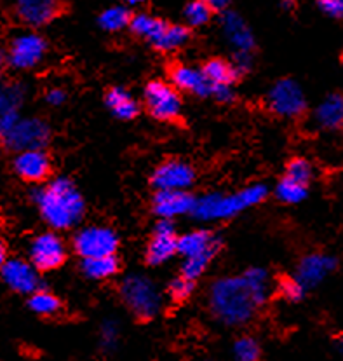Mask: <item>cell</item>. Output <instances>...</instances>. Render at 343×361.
Instances as JSON below:
<instances>
[{
  "label": "cell",
  "instance_id": "cell-34",
  "mask_svg": "<svg viewBox=\"0 0 343 361\" xmlns=\"http://www.w3.org/2000/svg\"><path fill=\"white\" fill-rule=\"evenodd\" d=\"M194 290H195L194 281L182 278V276H180V278H176L175 281L169 283V286H168L169 297L176 302L187 300V298L194 293Z\"/></svg>",
  "mask_w": 343,
  "mask_h": 361
},
{
  "label": "cell",
  "instance_id": "cell-12",
  "mask_svg": "<svg viewBox=\"0 0 343 361\" xmlns=\"http://www.w3.org/2000/svg\"><path fill=\"white\" fill-rule=\"evenodd\" d=\"M66 259V246L54 232L39 234L30 245V264L37 271H54Z\"/></svg>",
  "mask_w": 343,
  "mask_h": 361
},
{
  "label": "cell",
  "instance_id": "cell-42",
  "mask_svg": "<svg viewBox=\"0 0 343 361\" xmlns=\"http://www.w3.org/2000/svg\"><path fill=\"white\" fill-rule=\"evenodd\" d=\"M7 262V248L2 241H0V271H2L4 264Z\"/></svg>",
  "mask_w": 343,
  "mask_h": 361
},
{
  "label": "cell",
  "instance_id": "cell-16",
  "mask_svg": "<svg viewBox=\"0 0 343 361\" xmlns=\"http://www.w3.org/2000/svg\"><path fill=\"white\" fill-rule=\"evenodd\" d=\"M176 229L171 220H158L154 227L152 241L146 248V262L150 265H161L168 262L176 253Z\"/></svg>",
  "mask_w": 343,
  "mask_h": 361
},
{
  "label": "cell",
  "instance_id": "cell-11",
  "mask_svg": "<svg viewBox=\"0 0 343 361\" xmlns=\"http://www.w3.org/2000/svg\"><path fill=\"white\" fill-rule=\"evenodd\" d=\"M195 182V169L185 161L171 159L158 164L152 173V185L157 192H187Z\"/></svg>",
  "mask_w": 343,
  "mask_h": 361
},
{
  "label": "cell",
  "instance_id": "cell-8",
  "mask_svg": "<svg viewBox=\"0 0 343 361\" xmlns=\"http://www.w3.org/2000/svg\"><path fill=\"white\" fill-rule=\"evenodd\" d=\"M267 105L275 116L284 119H297L307 110V98L297 80L281 79L268 91Z\"/></svg>",
  "mask_w": 343,
  "mask_h": 361
},
{
  "label": "cell",
  "instance_id": "cell-22",
  "mask_svg": "<svg viewBox=\"0 0 343 361\" xmlns=\"http://www.w3.org/2000/svg\"><path fill=\"white\" fill-rule=\"evenodd\" d=\"M316 123L323 130H340L343 121V98L342 94H330L316 109Z\"/></svg>",
  "mask_w": 343,
  "mask_h": 361
},
{
  "label": "cell",
  "instance_id": "cell-19",
  "mask_svg": "<svg viewBox=\"0 0 343 361\" xmlns=\"http://www.w3.org/2000/svg\"><path fill=\"white\" fill-rule=\"evenodd\" d=\"M60 13L61 6L54 0H21L16 4V16L32 28L51 23Z\"/></svg>",
  "mask_w": 343,
  "mask_h": 361
},
{
  "label": "cell",
  "instance_id": "cell-9",
  "mask_svg": "<svg viewBox=\"0 0 343 361\" xmlns=\"http://www.w3.org/2000/svg\"><path fill=\"white\" fill-rule=\"evenodd\" d=\"M47 42L42 35L35 32H25L11 40L6 53V61L14 70H32L44 60Z\"/></svg>",
  "mask_w": 343,
  "mask_h": 361
},
{
  "label": "cell",
  "instance_id": "cell-38",
  "mask_svg": "<svg viewBox=\"0 0 343 361\" xmlns=\"http://www.w3.org/2000/svg\"><path fill=\"white\" fill-rule=\"evenodd\" d=\"M232 66L237 72V75H242V73L249 72L251 66H253V56H251V53H235Z\"/></svg>",
  "mask_w": 343,
  "mask_h": 361
},
{
  "label": "cell",
  "instance_id": "cell-28",
  "mask_svg": "<svg viewBox=\"0 0 343 361\" xmlns=\"http://www.w3.org/2000/svg\"><path fill=\"white\" fill-rule=\"evenodd\" d=\"M131 21V11L127 6H113L103 11L98 18V23L106 32H120L129 27Z\"/></svg>",
  "mask_w": 343,
  "mask_h": 361
},
{
  "label": "cell",
  "instance_id": "cell-25",
  "mask_svg": "<svg viewBox=\"0 0 343 361\" xmlns=\"http://www.w3.org/2000/svg\"><path fill=\"white\" fill-rule=\"evenodd\" d=\"M202 73L209 80L213 87L215 86H234L237 80V72L234 70L232 63L221 60V58H213L208 63L202 66Z\"/></svg>",
  "mask_w": 343,
  "mask_h": 361
},
{
  "label": "cell",
  "instance_id": "cell-1",
  "mask_svg": "<svg viewBox=\"0 0 343 361\" xmlns=\"http://www.w3.org/2000/svg\"><path fill=\"white\" fill-rule=\"evenodd\" d=\"M270 292V274L251 267L242 276L216 279L209 290V307L223 325L241 326L251 322Z\"/></svg>",
  "mask_w": 343,
  "mask_h": 361
},
{
  "label": "cell",
  "instance_id": "cell-18",
  "mask_svg": "<svg viewBox=\"0 0 343 361\" xmlns=\"http://www.w3.org/2000/svg\"><path fill=\"white\" fill-rule=\"evenodd\" d=\"M221 30L225 39L237 49V53H251L256 46L254 35L241 14L235 11H225L221 13Z\"/></svg>",
  "mask_w": 343,
  "mask_h": 361
},
{
  "label": "cell",
  "instance_id": "cell-35",
  "mask_svg": "<svg viewBox=\"0 0 343 361\" xmlns=\"http://www.w3.org/2000/svg\"><path fill=\"white\" fill-rule=\"evenodd\" d=\"M99 338H101V348L113 349L119 342V323L113 319H106L103 322L101 331H99Z\"/></svg>",
  "mask_w": 343,
  "mask_h": 361
},
{
  "label": "cell",
  "instance_id": "cell-20",
  "mask_svg": "<svg viewBox=\"0 0 343 361\" xmlns=\"http://www.w3.org/2000/svg\"><path fill=\"white\" fill-rule=\"evenodd\" d=\"M195 204V197L188 192H157L154 196L152 209L161 220H171L175 216L192 213Z\"/></svg>",
  "mask_w": 343,
  "mask_h": 361
},
{
  "label": "cell",
  "instance_id": "cell-24",
  "mask_svg": "<svg viewBox=\"0 0 343 361\" xmlns=\"http://www.w3.org/2000/svg\"><path fill=\"white\" fill-rule=\"evenodd\" d=\"M84 276L94 281H103L116 276L120 269V262L116 255L98 257V259H84L80 264Z\"/></svg>",
  "mask_w": 343,
  "mask_h": 361
},
{
  "label": "cell",
  "instance_id": "cell-37",
  "mask_svg": "<svg viewBox=\"0 0 343 361\" xmlns=\"http://www.w3.org/2000/svg\"><path fill=\"white\" fill-rule=\"evenodd\" d=\"M319 9L323 11L324 14L331 18H342L343 16V2L342 0H320L319 4Z\"/></svg>",
  "mask_w": 343,
  "mask_h": 361
},
{
  "label": "cell",
  "instance_id": "cell-15",
  "mask_svg": "<svg viewBox=\"0 0 343 361\" xmlns=\"http://www.w3.org/2000/svg\"><path fill=\"white\" fill-rule=\"evenodd\" d=\"M337 269V259L326 253H311L304 257L297 269V281L305 290L316 288Z\"/></svg>",
  "mask_w": 343,
  "mask_h": 361
},
{
  "label": "cell",
  "instance_id": "cell-7",
  "mask_svg": "<svg viewBox=\"0 0 343 361\" xmlns=\"http://www.w3.org/2000/svg\"><path fill=\"white\" fill-rule=\"evenodd\" d=\"M73 248L84 259L116 255L119 248V235L112 227L87 226L73 238Z\"/></svg>",
  "mask_w": 343,
  "mask_h": 361
},
{
  "label": "cell",
  "instance_id": "cell-3",
  "mask_svg": "<svg viewBox=\"0 0 343 361\" xmlns=\"http://www.w3.org/2000/svg\"><path fill=\"white\" fill-rule=\"evenodd\" d=\"M268 196V187L265 183H253L239 192L223 196L220 192L206 194V196L195 199L192 215L202 222H213V220H228L242 213L244 209L260 204Z\"/></svg>",
  "mask_w": 343,
  "mask_h": 361
},
{
  "label": "cell",
  "instance_id": "cell-17",
  "mask_svg": "<svg viewBox=\"0 0 343 361\" xmlns=\"http://www.w3.org/2000/svg\"><path fill=\"white\" fill-rule=\"evenodd\" d=\"M14 171L25 182L40 183L51 175V163L49 154L44 150H27V152H20L14 157Z\"/></svg>",
  "mask_w": 343,
  "mask_h": 361
},
{
  "label": "cell",
  "instance_id": "cell-4",
  "mask_svg": "<svg viewBox=\"0 0 343 361\" xmlns=\"http://www.w3.org/2000/svg\"><path fill=\"white\" fill-rule=\"evenodd\" d=\"M223 238L213 231H194L183 234L176 241V253L185 257L182 265V278L195 281L206 272L208 265L220 253Z\"/></svg>",
  "mask_w": 343,
  "mask_h": 361
},
{
  "label": "cell",
  "instance_id": "cell-6",
  "mask_svg": "<svg viewBox=\"0 0 343 361\" xmlns=\"http://www.w3.org/2000/svg\"><path fill=\"white\" fill-rule=\"evenodd\" d=\"M4 147L13 152L42 150L49 143L51 130L47 123L37 117H21L9 131L0 136Z\"/></svg>",
  "mask_w": 343,
  "mask_h": 361
},
{
  "label": "cell",
  "instance_id": "cell-13",
  "mask_svg": "<svg viewBox=\"0 0 343 361\" xmlns=\"http://www.w3.org/2000/svg\"><path fill=\"white\" fill-rule=\"evenodd\" d=\"M0 276L13 292L21 293V295H32L37 290H40L39 272L30 262L23 259H7Z\"/></svg>",
  "mask_w": 343,
  "mask_h": 361
},
{
  "label": "cell",
  "instance_id": "cell-21",
  "mask_svg": "<svg viewBox=\"0 0 343 361\" xmlns=\"http://www.w3.org/2000/svg\"><path fill=\"white\" fill-rule=\"evenodd\" d=\"M171 80L176 91L183 90L201 98L211 97L213 93V86L206 79L201 68H194V66L188 65H175L171 68Z\"/></svg>",
  "mask_w": 343,
  "mask_h": 361
},
{
  "label": "cell",
  "instance_id": "cell-33",
  "mask_svg": "<svg viewBox=\"0 0 343 361\" xmlns=\"http://www.w3.org/2000/svg\"><path fill=\"white\" fill-rule=\"evenodd\" d=\"M235 361H260V344L253 337H241L234 344Z\"/></svg>",
  "mask_w": 343,
  "mask_h": 361
},
{
  "label": "cell",
  "instance_id": "cell-40",
  "mask_svg": "<svg viewBox=\"0 0 343 361\" xmlns=\"http://www.w3.org/2000/svg\"><path fill=\"white\" fill-rule=\"evenodd\" d=\"M46 99L49 105L60 106L66 102V91L61 90V87H51L46 93Z\"/></svg>",
  "mask_w": 343,
  "mask_h": 361
},
{
  "label": "cell",
  "instance_id": "cell-29",
  "mask_svg": "<svg viewBox=\"0 0 343 361\" xmlns=\"http://www.w3.org/2000/svg\"><path fill=\"white\" fill-rule=\"evenodd\" d=\"M28 307L39 316H54L61 311V300L47 290H37L28 298Z\"/></svg>",
  "mask_w": 343,
  "mask_h": 361
},
{
  "label": "cell",
  "instance_id": "cell-23",
  "mask_svg": "<svg viewBox=\"0 0 343 361\" xmlns=\"http://www.w3.org/2000/svg\"><path fill=\"white\" fill-rule=\"evenodd\" d=\"M106 106L110 109V112L120 121H131L135 119L139 114V103L129 94L127 90L124 87L116 86L106 93L105 97Z\"/></svg>",
  "mask_w": 343,
  "mask_h": 361
},
{
  "label": "cell",
  "instance_id": "cell-31",
  "mask_svg": "<svg viewBox=\"0 0 343 361\" xmlns=\"http://www.w3.org/2000/svg\"><path fill=\"white\" fill-rule=\"evenodd\" d=\"M211 7L208 2H202V0H195V2L187 4L185 9H183V16L188 21L190 27H204L209 20H211Z\"/></svg>",
  "mask_w": 343,
  "mask_h": 361
},
{
  "label": "cell",
  "instance_id": "cell-10",
  "mask_svg": "<svg viewBox=\"0 0 343 361\" xmlns=\"http://www.w3.org/2000/svg\"><path fill=\"white\" fill-rule=\"evenodd\" d=\"M149 112L158 121H175L182 114L180 93L164 80H150L143 91Z\"/></svg>",
  "mask_w": 343,
  "mask_h": 361
},
{
  "label": "cell",
  "instance_id": "cell-32",
  "mask_svg": "<svg viewBox=\"0 0 343 361\" xmlns=\"http://www.w3.org/2000/svg\"><path fill=\"white\" fill-rule=\"evenodd\" d=\"M312 176H313L312 164L308 163L307 159H304V157H294V159H291L289 163H287L286 178L307 187L308 182L312 180Z\"/></svg>",
  "mask_w": 343,
  "mask_h": 361
},
{
  "label": "cell",
  "instance_id": "cell-2",
  "mask_svg": "<svg viewBox=\"0 0 343 361\" xmlns=\"http://www.w3.org/2000/svg\"><path fill=\"white\" fill-rule=\"evenodd\" d=\"M32 199L39 206L42 219L56 231H68L79 226L86 215V202L72 180L56 178L47 185L35 187Z\"/></svg>",
  "mask_w": 343,
  "mask_h": 361
},
{
  "label": "cell",
  "instance_id": "cell-5",
  "mask_svg": "<svg viewBox=\"0 0 343 361\" xmlns=\"http://www.w3.org/2000/svg\"><path fill=\"white\" fill-rule=\"evenodd\" d=\"M120 298L125 307L143 322L156 318L162 307V297L156 283L142 274L127 276L120 283Z\"/></svg>",
  "mask_w": 343,
  "mask_h": 361
},
{
  "label": "cell",
  "instance_id": "cell-27",
  "mask_svg": "<svg viewBox=\"0 0 343 361\" xmlns=\"http://www.w3.org/2000/svg\"><path fill=\"white\" fill-rule=\"evenodd\" d=\"M192 33L190 28L183 27V25H166V28L162 30L161 35L156 42L152 44L154 47L162 53H168V51H176L180 47H183L190 40Z\"/></svg>",
  "mask_w": 343,
  "mask_h": 361
},
{
  "label": "cell",
  "instance_id": "cell-39",
  "mask_svg": "<svg viewBox=\"0 0 343 361\" xmlns=\"http://www.w3.org/2000/svg\"><path fill=\"white\" fill-rule=\"evenodd\" d=\"M213 97L218 99L220 103H232L235 99V91L232 86H215L213 87Z\"/></svg>",
  "mask_w": 343,
  "mask_h": 361
},
{
  "label": "cell",
  "instance_id": "cell-14",
  "mask_svg": "<svg viewBox=\"0 0 343 361\" xmlns=\"http://www.w3.org/2000/svg\"><path fill=\"white\" fill-rule=\"evenodd\" d=\"M6 54L0 51V65ZM25 102V87L18 82H6L0 79V136L7 133L21 119L20 109Z\"/></svg>",
  "mask_w": 343,
  "mask_h": 361
},
{
  "label": "cell",
  "instance_id": "cell-30",
  "mask_svg": "<svg viewBox=\"0 0 343 361\" xmlns=\"http://www.w3.org/2000/svg\"><path fill=\"white\" fill-rule=\"evenodd\" d=\"M307 187L293 182V180L286 178V176L275 187V197L284 202V204H298V202H301L307 197Z\"/></svg>",
  "mask_w": 343,
  "mask_h": 361
},
{
  "label": "cell",
  "instance_id": "cell-36",
  "mask_svg": "<svg viewBox=\"0 0 343 361\" xmlns=\"http://www.w3.org/2000/svg\"><path fill=\"white\" fill-rule=\"evenodd\" d=\"M307 290L297 281V279H284L281 281V293L289 302H300L305 297Z\"/></svg>",
  "mask_w": 343,
  "mask_h": 361
},
{
  "label": "cell",
  "instance_id": "cell-41",
  "mask_svg": "<svg viewBox=\"0 0 343 361\" xmlns=\"http://www.w3.org/2000/svg\"><path fill=\"white\" fill-rule=\"evenodd\" d=\"M209 7H211L213 13H225L228 9V2L225 0H213V2H208Z\"/></svg>",
  "mask_w": 343,
  "mask_h": 361
},
{
  "label": "cell",
  "instance_id": "cell-26",
  "mask_svg": "<svg viewBox=\"0 0 343 361\" xmlns=\"http://www.w3.org/2000/svg\"><path fill=\"white\" fill-rule=\"evenodd\" d=\"M166 21L161 20V18L152 16V14L139 13L136 16H131V21H129V28H131L132 33H136L142 39L149 40L150 44H154L158 39L162 30L166 28Z\"/></svg>",
  "mask_w": 343,
  "mask_h": 361
}]
</instances>
